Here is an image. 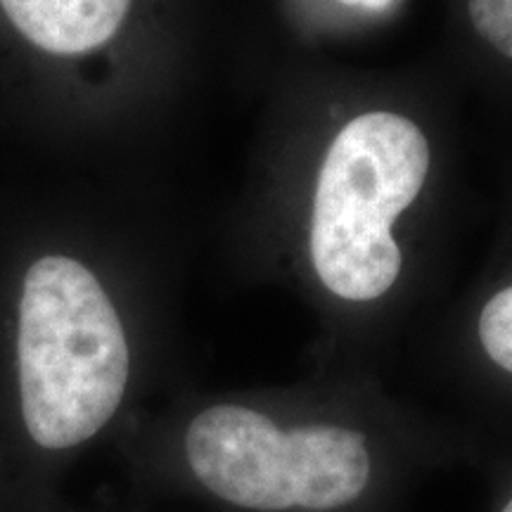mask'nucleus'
<instances>
[{
    "label": "nucleus",
    "mask_w": 512,
    "mask_h": 512,
    "mask_svg": "<svg viewBox=\"0 0 512 512\" xmlns=\"http://www.w3.org/2000/svg\"><path fill=\"white\" fill-rule=\"evenodd\" d=\"M22 512H69L60 503L57 494L36 496V498H22Z\"/></svg>",
    "instance_id": "6e6552de"
},
{
    "label": "nucleus",
    "mask_w": 512,
    "mask_h": 512,
    "mask_svg": "<svg viewBox=\"0 0 512 512\" xmlns=\"http://www.w3.org/2000/svg\"><path fill=\"white\" fill-rule=\"evenodd\" d=\"M479 339L491 361L512 375V285L486 302L479 316Z\"/></svg>",
    "instance_id": "39448f33"
},
{
    "label": "nucleus",
    "mask_w": 512,
    "mask_h": 512,
    "mask_svg": "<svg viewBox=\"0 0 512 512\" xmlns=\"http://www.w3.org/2000/svg\"><path fill=\"white\" fill-rule=\"evenodd\" d=\"M503 512H512V501H510L508 505H505V508H503Z\"/></svg>",
    "instance_id": "9d476101"
},
{
    "label": "nucleus",
    "mask_w": 512,
    "mask_h": 512,
    "mask_svg": "<svg viewBox=\"0 0 512 512\" xmlns=\"http://www.w3.org/2000/svg\"><path fill=\"white\" fill-rule=\"evenodd\" d=\"M339 3L351 5V8H361V10H373V12H382L389 10L396 0H339Z\"/></svg>",
    "instance_id": "1a4fd4ad"
},
{
    "label": "nucleus",
    "mask_w": 512,
    "mask_h": 512,
    "mask_svg": "<svg viewBox=\"0 0 512 512\" xmlns=\"http://www.w3.org/2000/svg\"><path fill=\"white\" fill-rule=\"evenodd\" d=\"M0 512H22V498H19V491L10 482L3 465H0Z\"/></svg>",
    "instance_id": "0eeeda50"
},
{
    "label": "nucleus",
    "mask_w": 512,
    "mask_h": 512,
    "mask_svg": "<svg viewBox=\"0 0 512 512\" xmlns=\"http://www.w3.org/2000/svg\"><path fill=\"white\" fill-rule=\"evenodd\" d=\"M430 145L411 119L366 112L332 140L311 211V259L320 283L349 302L382 297L401 273L392 223L425 185Z\"/></svg>",
    "instance_id": "f03ea898"
},
{
    "label": "nucleus",
    "mask_w": 512,
    "mask_h": 512,
    "mask_svg": "<svg viewBox=\"0 0 512 512\" xmlns=\"http://www.w3.org/2000/svg\"><path fill=\"white\" fill-rule=\"evenodd\" d=\"M181 458L211 496L259 512L344 508L370 482L361 432L337 425L283 432L266 415L235 403L204 408L188 422Z\"/></svg>",
    "instance_id": "7ed1b4c3"
},
{
    "label": "nucleus",
    "mask_w": 512,
    "mask_h": 512,
    "mask_svg": "<svg viewBox=\"0 0 512 512\" xmlns=\"http://www.w3.org/2000/svg\"><path fill=\"white\" fill-rule=\"evenodd\" d=\"M467 10L477 34L512 60V0H470Z\"/></svg>",
    "instance_id": "423d86ee"
},
{
    "label": "nucleus",
    "mask_w": 512,
    "mask_h": 512,
    "mask_svg": "<svg viewBox=\"0 0 512 512\" xmlns=\"http://www.w3.org/2000/svg\"><path fill=\"white\" fill-rule=\"evenodd\" d=\"M8 356L0 465L22 498L57 494L67 460L107 430L126 399V325L91 268L43 256L22 280Z\"/></svg>",
    "instance_id": "f257e3e1"
},
{
    "label": "nucleus",
    "mask_w": 512,
    "mask_h": 512,
    "mask_svg": "<svg viewBox=\"0 0 512 512\" xmlns=\"http://www.w3.org/2000/svg\"><path fill=\"white\" fill-rule=\"evenodd\" d=\"M19 34L53 55H83L117 34L131 0H0Z\"/></svg>",
    "instance_id": "20e7f679"
}]
</instances>
